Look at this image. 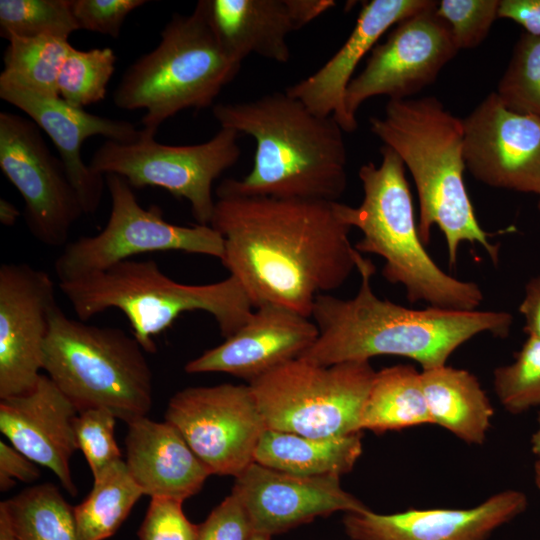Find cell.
I'll return each mask as SVG.
<instances>
[{
  "mask_svg": "<svg viewBox=\"0 0 540 540\" xmlns=\"http://www.w3.org/2000/svg\"><path fill=\"white\" fill-rule=\"evenodd\" d=\"M424 424L433 421L421 372L405 364L377 371L362 408L359 430L383 433Z\"/></svg>",
  "mask_w": 540,
  "mask_h": 540,
  "instance_id": "4316f807",
  "label": "cell"
},
{
  "mask_svg": "<svg viewBox=\"0 0 540 540\" xmlns=\"http://www.w3.org/2000/svg\"><path fill=\"white\" fill-rule=\"evenodd\" d=\"M270 537L271 536L269 535L255 532L250 538V540H270Z\"/></svg>",
  "mask_w": 540,
  "mask_h": 540,
  "instance_id": "7dc6e473",
  "label": "cell"
},
{
  "mask_svg": "<svg viewBox=\"0 0 540 540\" xmlns=\"http://www.w3.org/2000/svg\"><path fill=\"white\" fill-rule=\"evenodd\" d=\"M78 411L53 381L41 374L34 388L0 399V430L11 445L51 470L62 487L77 495L70 459L78 449L74 421Z\"/></svg>",
  "mask_w": 540,
  "mask_h": 540,
  "instance_id": "44dd1931",
  "label": "cell"
},
{
  "mask_svg": "<svg viewBox=\"0 0 540 540\" xmlns=\"http://www.w3.org/2000/svg\"><path fill=\"white\" fill-rule=\"evenodd\" d=\"M244 506L254 532H285L334 512L368 508L343 490L340 476H299L251 463L235 477L232 492Z\"/></svg>",
  "mask_w": 540,
  "mask_h": 540,
  "instance_id": "e0dca14e",
  "label": "cell"
},
{
  "mask_svg": "<svg viewBox=\"0 0 540 540\" xmlns=\"http://www.w3.org/2000/svg\"><path fill=\"white\" fill-rule=\"evenodd\" d=\"M105 183L111 197L107 223L98 234L66 244L54 264L59 282L102 271L149 252L182 251L222 259L224 239L211 225L169 223L159 206L143 208L123 177L108 174Z\"/></svg>",
  "mask_w": 540,
  "mask_h": 540,
  "instance_id": "30bf717a",
  "label": "cell"
},
{
  "mask_svg": "<svg viewBox=\"0 0 540 540\" xmlns=\"http://www.w3.org/2000/svg\"><path fill=\"white\" fill-rule=\"evenodd\" d=\"M76 30L71 0L0 1V35L7 40L47 35L68 39Z\"/></svg>",
  "mask_w": 540,
  "mask_h": 540,
  "instance_id": "1f68e13d",
  "label": "cell"
},
{
  "mask_svg": "<svg viewBox=\"0 0 540 540\" xmlns=\"http://www.w3.org/2000/svg\"><path fill=\"white\" fill-rule=\"evenodd\" d=\"M499 0H441L436 12L448 24L460 49L479 46L498 18Z\"/></svg>",
  "mask_w": 540,
  "mask_h": 540,
  "instance_id": "d590c367",
  "label": "cell"
},
{
  "mask_svg": "<svg viewBox=\"0 0 540 540\" xmlns=\"http://www.w3.org/2000/svg\"><path fill=\"white\" fill-rule=\"evenodd\" d=\"M146 0H71L79 29L118 38L126 17Z\"/></svg>",
  "mask_w": 540,
  "mask_h": 540,
  "instance_id": "74e56055",
  "label": "cell"
},
{
  "mask_svg": "<svg viewBox=\"0 0 540 540\" xmlns=\"http://www.w3.org/2000/svg\"><path fill=\"white\" fill-rule=\"evenodd\" d=\"M319 335L314 321L288 308L267 304L220 345L189 361V374L223 372L249 383L296 359Z\"/></svg>",
  "mask_w": 540,
  "mask_h": 540,
  "instance_id": "d6986e66",
  "label": "cell"
},
{
  "mask_svg": "<svg viewBox=\"0 0 540 540\" xmlns=\"http://www.w3.org/2000/svg\"><path fill=\"white\" fill-rule=\"evenodd\" d=\"M56 305L55 285L47 272L27 263L0 266V399L36 385Z\"/></svg>",
  "mask_w": 540,
  "mask_h": 540,
  "instance_id": "2e32d148",
  "label": "cell"
},
{
  "mask_svg": "<svg viewBox=\"0 0 540 540\" xmlns=\"http://www.w3.org/2000/svg\"><path fill=\"white\" fill-rule=\"evenodd\" d=\"M133 336L68 317L56 305L42 369L78 412L102 408L130 422L152 406V371Z\"/></svg>",
  "mask_w": 540,
  "mask_h": 540,
  "instance_id": "ba28073f",
  "label": "cell"
},
{
  "mask_svg": "<svg viewBox=\"0 0 540 540\" xmlns=\"http://www.w3.org/2000/svg\"><path fill=\"white\" fill-rule=\"evenodd\" d=\"M240 67L219 45L200 0L190 15L174 14L157 47L127 68L113 102L123 110L144 109L142 129L156 135L183 110L213 107Z\"/></svg>",
  "mask_w": 540,
  "mask_h": 540,
  "instance_id": "52a82bcc",
  "label": "cell"
},
{
  "mask_svg": "<svg viewBox=\"0 0 540 540\" xmlns=\"http://www.w3.org/2000/svg\"><path fill=\"white\" fill-rule=\"evenodd\" d=\"M498 18L510 19L525 33L540 36V0H499Z\"/></svg>",
  "mask_w": 540,
  "mask_h": 540,
  "instance_id": "60d3db41",
  "label": "cell"
},
{
  "mask_svg": "<svg viewBox=\"0 0 540 540\" xmlns=\"http://www.w3.org/2000/svg\"><path fill=\"white\" fill-rule=\"evenodd\" d=\"M375 374L368 360L325 366L296 358L249 386L267 429L330 438L362 432L360 416Z\"/></svg>",
  "mask_w": 540,
  "mask_h": 540,
  "instance_id": "9c48e42d",
  "label": "cell"
},
{
  "mask_svg": "<svg viewBox=\"0 0 540 540\" xmlns=\"http://www.w3.org/2000/svg\"><path fill=\"white\" fill-rule=\"evenodd\" d=\"M534 480L537 488L540 490V458H537L534 465Z\"/></svg>",
  "mask_w": 540,
  "mask_h": 540,
  "instance_id": "bcb514c9",
  "label": "cell"
},
{
  "mask_svg": "<svg viewBox=\"0 0 540 540\" xmlns=\"http://www.w3.org/2000/svg\"><path fill=\"white\" fill-rule=\"evenodd\" d=\"M93 479L87 497L73 508L78 540H104L112 536L144 495L122 459Z\"/></svg>",
  "mask_w": 540,
  "mask_h": 540,
  "instance_id": "83f0119b",
  "label": "cell"
},
{
  "mask_svg": "<svg viewBox=\"0 0 540 540\" xmlns=\"http://www.w3.org/2000/svg\"><path fill=\"white\" fill-rule=\"evenodd\" d=\"M238 136L221 128L203 143L167 145L140 129L139 138L131 143L106 140L94 152L89 166L103 176L123 177L133 189H165L189 202L197 224L210 225L215 206L212 185L239 159Z\"/></svg>",
  "mask_w": 540,
  "mask_h": 540,
  "instance_id": "8fae6325",
  "label": "cell"
},
{
  "mask_svg": "<svg viewBox=\"0 0 540 540\" xmlns=\"http://www.w3.org/2000/svg\"><path fill=\"white\" fill-rule=\"evenodd\" d=\"M437 1L394 25L386 40L370 52L365 67L349 83L344 105L349 119L368 99H408L433 84L458 53L448 24L436 12Z\"/></svg>",
  "mask_w": 540,
  "mask_h": 540,
  "instance_id": "5bb4252c",
  "label": "cell"
},
{
  "mask_svg": "<svg viewBox=\"0 0 540 540\" xmlns=\"http://www.w3.org/2000/svg\"><path fill=\"white\" fill-rule=\"evenodd\" d=\"M254 533L244 506L231 493L197 525L196 540H250Z\"/></svg>",
  "mask_w": 540,
  "mask_h": 540,
  "instance_id": "f35d334b",
  "label": "cell"
},
{
  "mask_svg": "<svg viewBox=\"0 0 540 540\" xmlns=\"http://www.w3.org/2000/svg\"><path fill=\"white\" fill-rule=\"evenodd\" d=\"M527 505L523 492L505 490L468 509H410L394 514L367 509L346 513L343 524L353 540H487Z\"/></svg>",
  "mask_w": 540,
  "mask_h": 540,
  "instance_id": "ffe728a7",
  "label": "cell"
},
{
  "mask_svg": "<svg viewBox=\"0 0 540 540\" xmlns=\"http://www.w3.org/2000/svg\"><path fill=\"white\" fill-rule=\"evenodd\" d=\"M212 114L221 128L256 142L250 172L224 179L216 194L337 202L345 192L344 130L333 117L313 113L286 91L218 103Z\"/></svg>",
  "mask_w": 540,
  "mask_h": 540,
  "instance_id": "3957f363",
  "label": "cell"
},
{
  "mask_svg": "<svg viewBox=\"0 0 540 540\" xmlns=\"http://www.w3.org/2000/svg\"><path fill=\"white\" fill-rule=\"evenodd\" d=\"M182 501L153 497L139 529V540H196L197 525L184 515Z\"/></svg>",
  "mask_w": 540,
  "mask_h": 540,
  "instance_id": "8d00e7d4",
  "label": "cell"
},
{
  "mask_svg": "<svg viewBox=\"0 0 540 540\" xmlns=\"http://www.w3.org/2000/svg\"><path fill=\"white\" fill-rule=\"evenodd\" d=\"M3 55L0 84L21 87L37 94L59 96L58 77L73 47L57 36L11 37Z\"/></svg>",
  "mask_w": 540,
  "mask_h": 540,
  "instance_id": "f1b7e54d",
  "label": "cell"
},
{
  "mask_svg": "<svg viewBox=\"0 0 540 540\" xmlns=\"http://www.w3.org/2000/svg\"><path fill=\"white\" fill-rule=\"evenodd\" d=\"M362 454V432L312 438L266 429L254 462L299 476H341L350 472Z\"/></svg>",
  "mask_w": 540,
  "mask_h": 540,
  "instance_id": "484cf974",
  "label": "cell"
},
{
  "mask_svg": "<svg viewBox=\"0 0 540 540\" xmlns=\"http://www.w3.org/2000/svg\"><path fill=\"white\" fill-rule=\"evenodd\" d=\"M0 540H16L4 506L0 503Z\"/></svg>",
  "mask_w": 540,
  "mask_h": 540,
  "instance_id": "ee69618b",
  "label": "cell"
},
{
  "mask_svg": "<svg viewBox=\"0 0 540 540\" xmlns=\"http://www.w3.org/2000/svg\"><path fill=\"white\" fill-rule=\"evenodd\" d=\"M18 208L7 199H0V222L5 226H13L20 216Z\"/></svg>",
  "mask_w": 540,
  "mask_h": 540,
  "instance_id": "7bdbcfd3",
  "label": "cell"
},
{
  "mask_svg": "<svg viewBox=\"0 0 540 540\" xmlns=\"http://www.w3.org/2000/svg\"><path fill=\"white\" fill-rule=\"evenodd\" d=\"M421 383L433 424L468 444H482L494 414L475 375L443 365L421 371Z\"/></svg>",
  "mask_w": 540,
  "mask_h": 540,
  "instance_id": "d4e9b609",
  "label": "cell"
},
{
  "mask_svg": "<svg viewBox=\"0 0 540 540\" xmlns=\"http://www.w3.org/2000/svg\"><path fill=\"white\" fill-rule=\"evenodd\" d=\"M59 288L81 321L108 309L120 310L132 336L145 352L154 353V337L184 312L204 311L214 317L228 338L251 317L253 305L233 276L202 285L177 282L154 260H124L105 270L59 282Z\"/></svg>",
  "mask_w": 540,
  "mask_h": 540,
  "instance_id": "8992f818",
  "label": "cell"
},
{
  "mask_svg": "<svg viewBox=\"0 0 540 540\" xmlns=\"http://www.w3.org/2000/svg\"><path fill=\"white\" fill-rule=\"evenodd\" d=\"M430 0H372L359 12L356 24L341 48L315 73L289 86L286 92L322 117H333L344 132H353L345 110L346 89L359 62L381 36L398 22L433 4Z\"/></svg>",
  "mask_w": 540,
  "mask_h": 540,
  "instance_id": "603a6c76",
  "label": "cell"
},
{
  "mask_svg": "<svg viewBox=\"0 0 540 540\" xmlns=\"http://www.w3.org/2000/svg\"><path fill=\"white\" fill-rule=\"evenodd\" d=\"M117 56L113 49L93 48L68 53L58 77L59 96L73 107L102 101L115 70Z\"/></svg>",
  "mask_w": 540,
  "mask_h": 540,
  "instance_id": "4dcf8cb0",
  "label": "cell"
},
{
  "mask_svg": "<svg viewBox=\"0 0 540 540\" xmlns=\"http://www.w3.org/2000/svg\"><path fill=\"white\" fill-rule=\"evenodd\" d=\"M0 97L25 113L49 136L80 198L84 213H95L103 197L105 176L85 164L81 155L83 143L96 135L118 143H131L139 138L140 130L129 121L115 120L73 107L60 96H46L21 87L0 84Z\"/></svg>",
  "mask_w": 540,
  "mask_h": 540,
  "instance_id": "ac0fdd59",
  "label": "cell"
},
{
  "mask_svg": "<svg viewBox=\"0 0 540 540\" xmlns=\"http://www.w3.org/2000/svg\"><path fill=\"white\" fill-rule=\"evenodd\" d=\"M40 472L31 461L13 446L0 441V490L7 491L15 485V479L25 483L36 481Z\"/></svg>",
  "mask_w": 540,
  "mask_h": 540,
  "instance_id": "ab89813d",
  "label": "cell"
},
{
  "mask_svg": "<svg viewBox=\"0 0 540 540\" xmlns=\"http://www.w3.org/2000/svg\"><path fill=\"white\" fill-rule=\"evenodd\" d=\"M165 421L178 429L211 474L234 477L254 462L267 429L249 384L182 389L169 400Z\"/></svg>",
  "mask_w": 540,
  "mask_h": 540,
  "instance_id": "7c38bea8",
  "label": "cell"
},
{
  "mask_svg": "<svg viewBox=\"0 0 540 540\" xmlns=\"http://www.w3.org/2000/svg\"><path fill=\"white\" fill-rule=\"evenodd\" d=\"M356 270L361 283L353 298L316 297L311 317L319 335L298 358L328 366L395 355L426 370L446 365L457 348L478 334L505 338L510 333L513 316L506 311L407 308L373 292L375 266L360 252Z\"/></svg>",
  "mask_w": 540,
  "mask_h": 540,
  "instance_id": "7a4b0ae2",
  "label": "cell"
},
{
  "mask_svg": "<svg viewBox=\"0 0 540 540\" xmlns=\"http://www.w3.org/2000/svg\"><path fill=\"white\" fill-rule=\"evenodd\" d=\"M126 465L144 495L179 501L197 494L211 475L178 429L147 416L128 424Z\"/></svg>",
  "mask_w": 540,
  "mask_h": 540,
  "instance_id": "cb8c5ba5",
  "label": "cell"
},
{
  "mask_svg": "<svg viewBox=\"0 0 540 540\" xmlns=\"http://www.w3.org/2000/svg\"><path fill=\"white\" fill-rule=\"evenodd\" d=\"M538 210H539V212H540V200H539V202H538Z\"/></svg>",
  "mask_w": 540,
  "mask_h": 540,
  "instance_id": "c3c4849f",
  "label": "cell"
},
{
  "mask_svg": "<svg viewBox=\"0 0 540 540\" xmlns=\"http://www.w3.org/2000/svg\"><path fill=\"white\" fill-rule=\"evenodd\" d=\"M462 120L466 169L477 181L540 196V116L510 110L492 92Z\"/></svg>",
  "mask_w": 540,
  "mask_h": 540,
  "instance_id": "9a60e30c",
  "label": "cell"
},
{
  "mask_svg": "<svg viewBox=\"0 0 540 540\" xmlns=\"http://www.w3.org/2000/svg\"><path fill=\"white\" fill-rule=\"evenodd\" d=\"M40 130L31 119L2 111L0 168L24 199L30 233L45 246L60 247L85 213L63 162L51 153Z\"/></svg>",
  "mask_w": 540,
  "mask_h": 540,
  "instance_id": "4fadbf2b",
  "label": "cell"
},
{
  "mask_svg": "<svg viewBox=\"0 0 540 540\" xmlns=\"http://www.w3.org/2000/svg\"><path fill=\"white\" fill-rule=\"evenodd\" d=\"M518 310L525 320L524 331L540 340V275L532 277L525 285Z\"/></svg>",
  "mask_w": 540,
  "mask_h": 540,
  "instance_id": "b9f144b4",
  "label": "cell"
},
{
  "mask_svg": "<svg viewBox=\"0 0 540 540\" xmlns=\"http://www.w3.org/2000/svg\"><path fill=\"white\" fill-rule=\"evenodd\" d=\"M116 419L112 412L102 408L78 412L75 418L77 446L84 454L93 478L122 459L114 437Z\"/></svg>",
  "mask_w": 540,
  "mask_h": 540,
  "instance_id": "e575fe53",
  "label": "cell"
},
{
  "mask_svg": "<svg viewBox=\"0 0 540 540\" xmlns=\"http://www.w3.org/2000/svg\"><path fill=\"white\" fill-rule=\"evenodd\" d=\"M16 540H78L74 510L51 483L2 501Z\"/></svg>",
  "mask_w": 540,
  "mask_h": 540,
  "instance_id": "f546056e",
  "label": "cell"
},
{
  "mask_svg": "<svg viewBox=\"0 0 540 540\" xmlns=\"http://www.w3.org/2000/svg\"><path fill=\"white\" fill-rule=\"evenodd\" d=\"M380 153L382 160L378 166L369 162L359 169L361 204L352 207L336 203L341 219L363 234L354 248L361 254L383 258V277L402 285L410 303L423 301L440 309L477 310L483 301L479 285L447 274L426 251L418 233L401 158L384 145Z\"/></svg>",
  "mask_w": 540,
  "mask_h": 540,
  "instance_id": "5b68a950",
  "label": "cell"
},
{
  "mask_svg": "<svg viewBox=\"0 0 540 540\" xmlns=\"http://www.w3.org/2000/svg\"><path fill=\"white\" fill-rule=\"evenodd\" d=\"M496 94L510 110L540 116V36L519 37Z\"/></svg>",
  "mask_w": 540,
  "mask_h": 540,
  "instance_id": "d6a6232c",
  "label": "cell"
},
{
  "mask_svg": "<svg viewBox=\"0 0 540 540\" xmlns=\"http://www.w3.org/2000/svg\"><path fill=\"white\" fill-rule=\"evenodd\" d=\"M201 1L219 45L238 63L251 54L288 62V35L336 4L333 0Z\"/></svg>",
  "mask_w": 540,
  "mask_h": 540,
  "instance_id": "7402d4cb",
  "label": "cell"
},
{
  "mask_svg": "<svg viewBox=\"0 0 540 540\" xmlns=\"http://www.w3.org/2000/svg\"><path fill=\"white\" fill-rule=\"evenodd\" d=\"M494 391L510 413H522L540 406V340L528 336L514 362L497 367Z\"/></svg>",
  "mask_w": 540,
  "mask_h": 540,
  "instance_id": "836d02e7",
  "label": "cell"
},
{
  "mask_svg": "<svg viewBox=\"0 0 540 540\" xmlns=\"http://www.w3.org/2000/svg\"><path fill=\"white\" fill-rule=\"evenodd\" d=\"M531 449L533 454L540 458V412L538 415V427L531 437Z\"/></svg>",
  "mask_w": 540,
  "mask_h": 540,
  "instance_id": "f6af8a7d",
  "label": "cell"
},
{
  "mask_svg": "<svg viewBox=\"0 0 540 540\" xmlns=\"http://www.w3.org/2000/svg\"><path fill=\"white\" fill-rule=\"evenodd\" d=\"M371 132L409 170L419 201L418 233L427 245L434 225L442 231L450 265L461 242L478 243L497 263L499 246L480 226L465 181L463 120L435 97L389 100L382 117L370 118Z\"/></svg>",
  "mask_w": 540,
  "mask_h": 540,
  "instance_id": "277c9868",
  "label": "cell"
},
{
  "mask_svg": "<svg viewBox=\"0 0 540 540\" xmlns=\"http://www.w3.org/2000/svg\"><path fill=\"white\" fill-rule=\"evenodd\" d=\"M216 195L210 225L224 239L220 261L254 308L274 304L311 318L316 297L356 269L338 201Z\"/></svg>",
  "mask_w": 540,
  "mask_h": 540,
  "instance_id": "6da1fadb",
  "label": "cell"
}]
</instances>
